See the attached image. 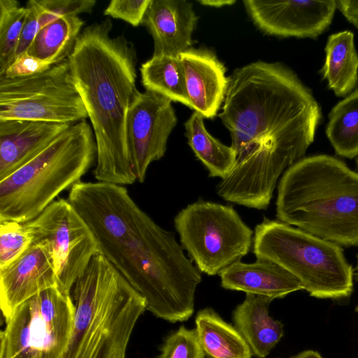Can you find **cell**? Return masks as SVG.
I'll return each mask as SVG.
<instances>
[{
  "instance_id": "6da1fadb",
  "label": "cell",
  "mask_w": 358,
  "mask_h": 358,
  "mask_svg": "<svg viewBox=\"0 0 358 358\" xmlns=\"http://www.w3.org/2000/svg\"><path fill=\"white\" fill-rule=\"evenodd\" d=\"M67 200L92 231L99 253L144 298L147 310L172 323L192 315L201 273L175 234L158 225L125 187L80 181Z\"/></svg>"
},
{
  "instance_id": "7a4b0ae2",
  "label": "cell",
  "mask_w": 358,
  "mask_h": 358,
  "mask_svg": "<svg viewBox=\"0 0 358 358\" xmlns=\"http://www.w3.org/2000/svg\"><path fill=\"white\" fill-rule=\"evenodd\" d=\"M109 18L86 27L68 58L71 75L93 129L99 182L134 184L128 150L127 120L139 94L136 53L123 35L112 37Z\"/></svg>"
},
{
  "instance_id": "3957f363",
  "label": "cell",
  "mask_w": 358,
  "mask_h": 358,
  "mask_svg": "<svg viewBox=\"0 0 358 358\" xmlns=\"http://www.w3.org/2000/svg\"><path fill=\"white\" fill-rule=\"evenodd\" d=\"M219 117L238 156L265 143L308 149L321 110L293 71L280 63L259 61L236 69L229 77Z\"/></svg>"
},
{
  "instance_id": "277c9868",
  "label": "cell",
  "mask_w": 358,
  "mask_h": 358,
  "mask_svg": "<svg viewBox=\"0 0 358 358\" xmlns=\"http://www.w3.org/2000/svg\"><path fill=\"white\" fill-rule=\"evenodd\" d=\"M279 221L344 246L358 245V173L327 155L302 158L282 174Z\"/></svg>"
},
{
  "instance_id": "5b68a950",
  "label": "cell",
  "mask_w": 358,
  "mask_h": 358,
  "mask_svg": "<svg viewBox=\"0 0 358 358\" xmlns=\"http://www.w3.org/2000/svg\"><path fill=\"white\" fill-rule=\"evenodd\" d=\"M71 294L73 327L60 358H126L134 327L147 310L144 298L100 253Z\"/></svg>"
},
{
  "instance_id": "8992f818",
  "label": "cell",
  "mask_w": 358,
  "mask_h": 358,
  "mask_svg": "<svg viewBox=\"0 0 358 358\" xmlns=\"http://www.w3.org/2000/svg\"><path fill=\"white\" fill-rule=\"evenodd\" d=\"M96 159L92 126L71 124L31 160L0 180V222L26 223L79 182Z\"/></svg>"
},
{
  "instance_id": "52a82bcc",
  "label": "cell",
  "mask_w": 358,
  "mask_h": 358,
  "mask_svg": "<svg viewBox=\"0 0 358 358\" xmlns=\"http://www.w3.org/2000/svg\"><path fill=\"white\" fill-rule=\"evenodd\" d=\"M253 253L287 271L311 296L341 299L353 290V268L338 245L279 220L264 217L256 226Z\"/></svg>"
},
{
  "instance_id": "ba28073f",
  "label": "cell",
  "mask_w": 358,
  "mask_h": 358,
  "mask_svg": "<svg viewBox=\"0 0 358 358\" xmlns=\"http://www.w3.org/2000/svg\"><path fill=\"white\" fill-rule=\"evenodd\" d=\"M180 245L201 273L219 275L250 251L253 231L231 206L199 200L174 217Z\"/></svg>"
},
{
  "instance_id": "9c48e42d",
  "label": "cell",
  "mask_w": 358,
  "mask_h": 358,
  "mask_svg": "<svg viewBox=\"0 0 358 358\" xmlns=\"http://www.w3.org/2000/svg\"><path fill=\"white\" fill-rule=\"evenodd\" d=\"M75 307L60 285L19 305L0 333V358H60L69 340Z\"/></svg>"
},
{
  "instance_id": "30bf717a",
  "label": "cell",
  "mask_w": 358,
  "mask_h": 358,
  "mask_svg": "<svg viewBox=\"0 0 358 358\" xmlns=\"http://www.w3.org/2000/svg\"><path fill=\"white\" fill-rule=\"evenodd\" d=\"M87 117L68 59L33 76H0V120L73 124Z\"/></svg>"
},
{
  "instance_id": "8fae6325",
  "label": "cell",
  "mask_w": 358,
  "mask_h": 358,
  "mask_svg": "<svg viewBox=\"0 0 358 358\" xmlns=\"http://www.w3.org/2000/svg\"><path fill=\"white\" fill-rule=\"evenodd\" d=\"M24 224L32 234L33 243L41 241L48 245L59 284L71 292L76 280L99 253L88 225L64 199L55 200Z\"/></svg>"
},
{
  "instance_id": "7c38bea8",
  "label": "cell",
  "mask_w": 358,
  "mask_h": 358,
  "mask_svg": "<svg viewBox=\"0 0 358 358\" xmlns=\"http://www.w3.org/2000/svg\"><path fill=\"white\" fill-rule=\"evenodd\" d=\"M168 98L145 90L133 102L127 116V139L131 168L136 181L143 182L150 164L162 158L167 141L177 124Z\"/></svg>"
},
{
  "instance_id": "4fadbf2b",
  "label": "cell",
  "mask_w": 358,
  "mask_h": 358,
  "mask_svg": "<svg viewBox=\"0 0 358 358\" xmlns=\"http://www.w3.org/2000/svg\"><path fill=\"white\" fill-rule=\"evenodd\" d=\"M255 26L268 35L316 38L331 24L336 1H243Z\"/></svg>"
},
{
  "instance_id": "5bb4252c",
  "label": "cell",
  "mask_w": 358,
  "mask_h": 358,
  "mask_svg": "<svg viewBox=\"0 0 358 358\" xmlns=\"http://www.w3.org/2000/svg\"><path fill=\"white\" fill-rule=\"evenodd\" d=\"M59 285L45 242H35L17 260L0 269V308L5 321L33 296Z\"/></svg>"
},
{
  "instance_id": "9a60e30c",
  "label": "cell",
  "mask_w": 358,
  "mask_h": 358,
  "mask_svg": "<svg viewBox=\"0 0 358 358\" xmlns=\"http://www.w3.org/2000/svg\"><path fill=\"white\" fill-rule=\"evenodd\" d=\"M192 109L213 119L224 102L229 84L226 69L212 51L190 48L179 55Z\"/></svg>"
},
{
  "instance_id": "2e32d148",
  "label": "cell",
  "mask_w": 358,
  "mask_h": 358,
  "mask_svg": "<svg viewBox=\"0 0 358 358\" xmlns=\"http://www.w3.org/2000/svg\"><path fill=\"white\" fill-rule=\"evenodd\" d=\"M198 17L185 0H151L142 24L154 41L153 55L178 57L192 48Z\"/></svg>"
},
{
  "instance_id": "e0dca14e",
  "label": "cell",
  "mask_w": 358,
  "mask_h": 358,
  "mask_svg": "<svg viewBox=\"0 0 358 358\" xmlns=\"http://www.w3.org/2000/svg\"><path fill=\"white\" fill-rule=\"evenodd\" d=\"M71 124L0 120V180L34 158Z\"/></svg>"
},
{
  "instance_id": "ac0fdd59",
  "label": "cell",
  "mask_w": 358,
  "mask_h": 358,
  "mask_svg": "<svg viewBox=\"0 0 358 358\" xmlns=\"http://www.w3.org/2000/svg\"><path fill=\"white\" fill-rule=\"evenodd\" d=\"M221 286L229 290L241 291L271 298H283L303 289L300 281L281 266L266 260L247 264L236 262L220 274Z\"/></svg>"
},
{
  "instance_id": "d6986e66",
  "label": "cell",
  "mask_w": 358,
  "mask_h": 358,
  "mask_svg": "<svg viewBox=\"0 0 358 358\" xmlns=\"http://www.w3.org/2000/svg\"><path fill=\"white\" fill-rule=\"evenodd\" d=\"M273 300L248 293L233 312L236 329L257 358L266 357L283 336V324L268 315Z\"/></svg>"
},
{
  "instance_id": "ffe728a7",
  "label": "cell",
  "mask_w": 358,
  "mask_h": 358,
  "mask_svg": "<svg viewBox=\"0 0 358 358\" xmlns=\"http://www.w3.org/2000/svg\"><path fill=\"white\" fill-rule=\"evenodd\" d=\"M325 52L323 78L337 96L348 95L358 85V54L353 33L343 31L329 36Z\"/></svg>"
},
{
  "instance_id": "44dd1931",
  "label": "cell",
  "mask_w": 358,
  "mask_h": 358,
  "mask_svg": "<svg viewBox=\"0 0 358 358\" xmlns=\"http://www.w3.org/2000/svg\"><path fill=\"white\" fill-rule=\"evenodd\" d=\"M200 344L210 358H251L252 351L239 333L211 308L199 310L195 318Z\"/></svg>"
},
{
  "instance_id": "7402d4cb",
  "label": "cell",
  "mask_w": 358,
  "mask_h": 358,
  "mask_svg": "<svg viewBox=\"0 0 358 358\" xmlns=\"http://www.w3.org/2000/svg\"><path fill=\"white\" fill-rule=\"evenodd\" d=\"M204 117L194 111L185 123L187 143L196 158L213 178H225L234 167L237 153L230 145H224L206 130Z\"/></svg>"
},
{
  "instance_id": "603a6c76",
  "label": "cell",
  "mask_w": 358,
  "mask_h": 358,
  "mask_svg": "<svg viewBox=\"0 0 358 358\" xmlns=\"http://www.w3.org/2000/svg\"><path fill=\"white\" fill-rule=\"evenodd\" d=\"M83 25L79 16L57 18L40 28L27 53L52 65L66 60Z\"/></svg>"
},
{
  "instance_id": "cb8c5ba5",
  "label": "cell",
  "mask_w": 358,
  "mask_h": 358,
  "mask_svg": "<svg viewBox=\"0 0 358 358\" xmlns=\"http://www.w3.org/2000/svg\"><path fill=\"white\" fill-rule=\"evenodd\" d=\"M140 71L141 83L145 90L159 94L171 101L181 103L192 108L179 56L152 55L142 64Z\"/></svg>"
},
{
  "instance_id": "d4e9b609",
  "label": "cell",
  "mask_w": 358,
  "mask_h": 358,
  "mask_svg": "<svg viewBox=\"0 0 358 358\" xmlns=\"http://www.w3.org/2000/svg\"><path fill=\"white\" fill-rule=\"evenodd\" d=\"M326 134L338 155L352 159L358 155V89L332 108Z\"/></svg>"
},
{
  "instance_id": "484cf974",
  "label": "cell",
  "mask_w": 358,
  "mask_h": 358,
  "mask_svg": "<svg viewBox=\"0 0 358 358\" xmlns=\"http://www.w3.org/2000/svg\"><path fill=\"white\" fill-rule=\"evenodd\" d=\"M27 13L16 0H0V76L15 60V52Z\"/></svg>"
},
{
  "instance_id": "4316f807",
  "label": "cell",
  "mask_w": 358,
  "mask_h": 358,
  "mask_svg": "<svg viewBox=\"0 0 358 358\" xmlns=\"http://www.w3.org/2000/svg\"><path fill=\"white\" fill-rule=\"evenodd\" d=\"M33 236L24 223L0 222V269L11 264L33 244Z\"/></svg>"
},
{
  "instance_id": "83f0119b",
  "label": "cell",
  "mask_w": 358,
  "mask_h": 358,
  "mask_svg": "<svg viewBox=\"0 0 358 358\" xmlns=\"http://www.w3.org/2000/svg\"><path fill=\"white\" fill-rule=\"evenodd\" d=\"M204 355L196 329L180 326L166 338L159 358H204Z\"/></svg>"
},
{
  "instance_id": "f1b7e54d",
  "label": "cell",
  "mask_w": 358,
  "mask_h": 358,
  "mask_svg": "<svg viewBox=\"0 0 358 358\" xmlns=\"http://www.w3.org/2000/svg\"><path fill=\"white\" fill-rule=\"evenodd\" d=\"M29 2L38 13L40 28L61 17L90 13L96 3L95 0H30Z\"/></svg>"
},
{
  "instance_id": "f546056e",
  "label": "cell",
  "mask_w": 358,
  "mask_h": 358,
  "mask_svg": "<svg viewBox=\"0 0 358 358\" xmlns=\"http://www.w3.org/2000/svg\"><path fill=\"white\" fill-rule=\"evenodd\" d=\"M151 0H112L103 14L137 27L142 24Z\"/></svg>"
},
{
  "instance_id": "4dcf8cb0",
  "label": "cell",
  "mask_w": 358,
  "mask_h": 358,
  "mask_svg": "<svg viewBox=\"0 0 358 358\" xmlns=\"http://www.w3.org/2000/svg\"><path fill=\"white\" fill-rule=\"evenodd\" d=\"M52 64L28 55L17 57L3 76L7 78H20L33 76L49 69Z\"/></svg>"
},
{
  "instance_id": "1f68e13d",
  "label": "cell",
  "mask_w": 358,
  "mask_h": 358,
  "mask_svg": "<svg viewBox=\"0 0 358 358\" xmlns=\"http://www.w3.org/2000/svg\"><path fill=\"white\" fill-rule=\"evenodd\" d=\"M27 13L18 41L15 59L27 52L40 29L39 15L36 8L29 1Z\"/></svg>"
},
{
  "instance_id": "d6a6232c",
  "label": "cell",
  "mask_w": 358,
  "mask_h": 358,
  "mask_svg": "<svg viewBox=\"0 0 358 358\" xmlns=\"http://www.w3.org/2000/svg\"><path fill=\"white\" fill-rule=\"evenodd\" d=\"M337 8L354 26L358 28V1H336Z\"/></svg>"
},
{
  "instance_id": "836d02e7",
  "label": "cell",
  "mask_w": 358,
  "mask_h": 358,
  "mask_svg": "<svg viewBox=\"0 0 358 358\" xmlns=\"http://www.w3.org/2000/svg\"><path fill=\"white\" fill-rule=\"evenodd\" d=\"M198 2L206 6L221 8L226 6H231L236 3L235 0H199Z\"/></svg>"
},
{
  "instance_id": "e575fe53",
  "label": "cell",
  "mask_w": 358,
  "mask_h": 358,
  "mask_svg": "<svg viewBox=\"0 0 358 358\" xmlns=\"http://www.w3.org/2000/svg\"><path fill=\"white\" fill-rule=\"evenodd\" d=\"M292 358H322L319 352L314 350H305Z\"/></svg>"
},
{
  "instance_id": "d590c367",
  "label": "cell",
  "mask_w": 358,
  "mask_h": 358,
  "mask_svg": "<svg viewBox=\"0 0 358 358\" xmlns=\"http://www.w3.org/2000/svg\"><path fill=\"white\" fill-rule=\"evenodd\" d=\"M356 311L358 313V306L356 308Z\"/></svg>"
},
{
  "instance_id": "8d00e7d4",
  "label": "cell",
  "mask_w": 358,
  "mask_h": 358,
  "mask_svg": "<svg viewBox=\"0 0 358 358\" xmlns=\"http://www.w3.org/2000/svg\"><path fill=\"white\" fill-rule=\"evenodd\" d=\"M357 166H358V159H357Z\"/></svg>"
},
{
  "instance_id": "74e56055",
  "label": "cell",
  "mask_w": 358,
  "mask_h": 358,
  "mask_svg": "<svg viewBox=\"0 0 358 358\" xmlns=\"http://www.w3.org/2000/svg\"><path fill=\"white\" fill-rule=\"evenodd\" d=\"M358 266V265H357Z\"/></svg>"
}]
</instances>
